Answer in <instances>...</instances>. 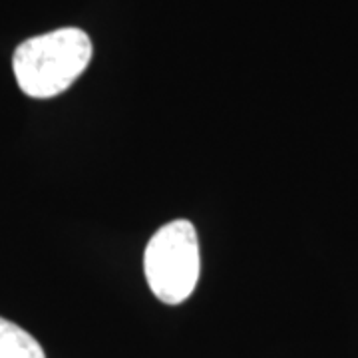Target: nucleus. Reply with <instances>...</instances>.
<instances>
[{
  "instance_id": "f257e3e1",
  "label": "nucleus",
  "mask_w": 358,
  "mask_h": 358,
  "mask_svg": "<svg viewBox=\"0 0 358 358\" xmlns=\"http://www.w3.org/2000/svg\"><path fill=\"white\" fill-rule=\"evenodd\" d=\"M92 40L80 28H58L24 40L13 56L18 88L46 100L70 88L92 60Z\"/></svg>"
},
{
  "instance_id": "f03ea898",
  "label": "nucleus",
  "mask_w": 358,
  "mask_h": 358,
  "mask_svg": "<svg viewBox=\"0 0 358 358\" xmlns=\"http://www.w3.org/2000/svg\"><path fill=\"white\" fill-rule=\"evenodd\" d=\"M143 271L162 303L181 305L192 296L201 273L199 237L192 221L176 219L155 231L145 247Z\"/></svg>"
},
{
  "instance_id": "7ed1b4c3",
  "label": "nucleus",
  "mask_w": 358,
  "mask_h": 358,
  "mask_svg": "<svg viewBox=\"0 0 358 358\" xmlns=\"http://www.w3.org/2000/svg\"><path fill=\"white\" fill-rule=\"evenodd\" d=\"M0 358H46V352L22 327L0 317Z\"/></svg>"
}]
</instances>
